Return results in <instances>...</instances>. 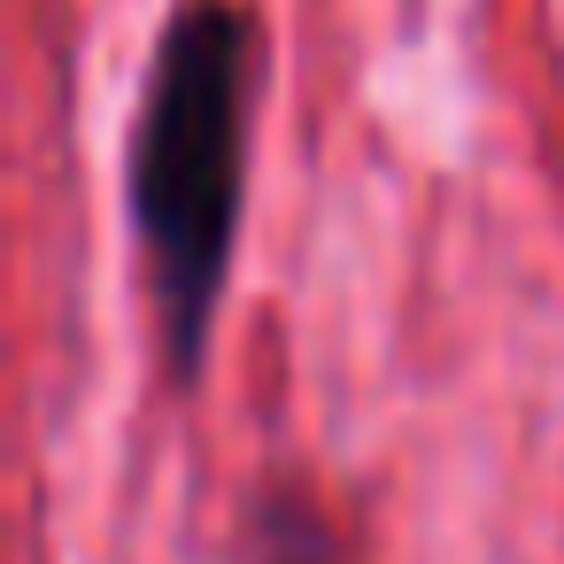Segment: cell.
Here are the masks:
<instances>
[{
	"mask_svg": "<svg viewBox=\"0 0 564 564\" xmlns=\"http://www.w3.org/2000/svg\"><path fill=\"white\" fill-rule=\"evenodd\" d=\"M256 78H263V24L248 0H178L132 117L124 202L163 317V348L186 387L209 364L217 302L232 279Z\"/></svg>",
	"mask_w": 564,
	"mask_h": 564,
	"instance_id": "1",
	"label": "cell"
},
{
	"mask_svg": "<svg viewBox=\"0 0 564 564\" xmlns=\"http://www.w3.org/2000/svg\"><path fill=\"white\" fill-rule=\"evenodd\" d=\"M248 564H348V549L302 487H263L248 502Z\"/></svg>",
	"mask_w": 564,
	"mask_h": 564,
	"instance_id": "2",
	"label": "cell"
}]
</instances>
